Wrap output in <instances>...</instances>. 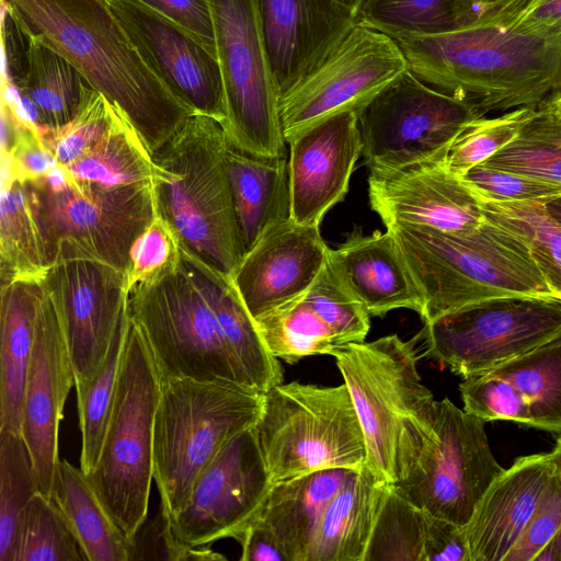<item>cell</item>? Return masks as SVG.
<instances>
[{"instance_id":"cell-1","label":"cell","mask_w":561,"mask_h":561,"mask_svg":"<svg viewBox=\"0 0 561 561\" xmlns=\"http://www.w3.org/2000/svg\"><path fill=\"white\" fill-rule=\"evenodd\" d=\"M1 5L118 108L152 156L195 114L156 73L104 0H1Z\"/></svg>"},{"instance_id":"cell-2","label":"cell","mask_w":561,"mask_h":561,"mask_svg":"<svg viewBox=\"0 0 561 561\" xmlns=\"http://www.w3.org/2000/svg\"><path fill=\"white\" fill-rule=\"evenodd\" d=\"M392 38L416 77L484 116L537 108L561 91V39L526 33L513 21Z\"/></svg>"},{"instance_id":"cell-3","label":"cell","mask_w":561,"mask_h":561,"mask_svg":"<svg viewBox=\"0 0 561 561\" xmlns=\"http://www.w3.org/2000/svg\"><path fill=\"white\" fill-rule=\"evenodd\" d=\"M228 140L215 118L191 115L152 156L156 213L181 245L232 276L244 254L226 165Z\"/></svg>"},{"instance_id":"cell-4","label":"cell","mask_w":561,"mask_h":561,"mask_svg":"<svg viewBox=\"0 0 561 561\" xmlns=\"http://www.w3.org/2000/svg\"><path fill=\"white\" fill-rule=\"evenodd\" d=\"M386 229L423 294V323L486 299L553 295L524 241L488 218L463 234L414 225Z\"/></svg>"},{"instance_id":"cell-5","label":"cell","mask_w":561,"mask_h":561,"mask_svg":"<svg viewBox=\"0 0 561 561\" xmlns=\"http://www.w3.org/2000/svg\"><path fill=\"white\" fill-rule=\"evenodd\" d=\"M263 394L222 382H161L153 427V480L168 520L185 506L197 479L225 444L255 426Z\"/></svg>"},{"instance_id":"cell-6","label":"cell","mask_w":561,"mask_h":561,"mask_svg":"<svg viewBox=\"0 0 561 561\" xmlns=\"http://www.w3.org/2000/svg\"><path fill=\"white\" fill-rule=\"evenodd\" d=\"M419 334L350 343L334 351L366 443V463L393 484L399 453L433 427L436 403L417 370Z\"/></svg>"},{"instance_id":"cell-7","label":"cell","mask_w":561,"mask_h":561,"mask_svg":"<svg viewBox=\"0 0 561 561\" xmlns=\"http://www.w3.org/2000/svg\"><path fill=\"white\" fill-rule=\"evenodd\" d=\"M161 379L147 342L129 318L114 404L98 462L85 474L133 540L147 519L153 480V427Z\"/></svg>"},{"instance_id":"cell-8","label":"cell","mask_w":561,"mask_h":561,"mask_svg":"<svg viewBox=\"0 0 561 561\" xmlns=\"http://www.w3.org/2000/svg\"><path fill=\"white\" fill-rule=\"evenodd\" d=\"M127 309L161 382L194 379L255 389L183 257L160 278L131 287Z\"/></svg>"},{"instance_id":"cell-9","label":"cell","mask_w":561,"mask_h":561,"mask_svg":"<svg viewBox=\"0 0 561 561\" xmlns=\"http://www.w3.org/2000/svg\"><path fill=\"white\" fill-rule=\"evenodd\" d=\"M255 431L273 484L366 463L365 437L345 383L291 381L271 388L263 394Z\"/></svg>"},{"instance_id":"cell-10","label":"cell","mask_w":561,"mask_h":561,"mask_svg":"<svg viewBox=\"0 0 561 561\" xmlns=\"http://www.w3.org/2000/svg\"><path fill=\"white\" fill-rule=\"evenodd\" d=\"M484 425L448 398L437 401L431 433L398 456L392 490L422 511L467 525L504 470L494 458Z\"/></svg>"},{"instance_id":"cell-11","label":"cell","mask_w":561,"mask_h":561,"mask_svg":"<svg viewBox=\"0 0 561 561\" xmlns=\"http://www.w3.org/2000/svg\"><path fill=\"white\" fill-rule=\"evenodd\" d=\"M49 261L68 241L127 274L130 250L156 213L152 185L107 187L71 179L61 167L26 182Z\"/></svg>"},{"instance_id":"cell-12","label":"cell","mask_w":561,"mask_h":561,"mask_svg":"<svg viewBox=\"0 0 561 561\" xmlns=\"http://www.w3.org/2000/svg\"><path fill=\"white\" fill-rule=\"evenodd\" d=\"M230 146L260 157L286 154L279 95L264 45L257 0H210Z\"/></svg>"},{"instance_id":"cell-13","label":"cell","mask_w":561,"mask_h":561,"mask_svg":"<svg viewBox=\"0 0 561 561\" xmlns=\"http://www.w3.org/2000/svg\"><path fill=\"white\" fill-rule=\"evenodd\" d=\"M424 356L467 378L561 336V297L482 300L424 323Z\"/></svg>"},{"instance_id":"cell-14","label":"cell","mask_w":561,"mask_h":561,"mask_svg":"<svg viewBox=\"0 0 561 561\" xmlns=\"http://www.w3.org/2000/svg\"><path fill=\"white\" fill-rule=\"evenodd\" d=\"M369 170L444 161L457 135L483 117L477 106L407 69L357 111Z\"/></svg>"},{"instance_id":"cell-15","label":"cell","mask_w":561,"mask_h":561,"mask_svg":"<svg viewBox=\"0 0 561 561\" xmlns=\"http://www.w3.org/2000/svg\"><path fill=\"white\" fill-rule=\"evenodd\" d=\"M44 283L64 330L79 392L95 378L115 334L128 321L127 274L59 241Z\"/></svg>"},{"instance_id":"cell-16","label":"cell","mask_w":561,"mask_h":561,"mask_svg":"<svg viewBox=\"0 0 561 561\" xmlns=\"http://www.w3.org/2000/svg\"><path fill=\"white\" fill-rule=\"evenodd\" d=\"M408 68L391 36L357 21L333 53L279 99L286 142L345 111H358Z\"/></svg>"},{"instance_id":"cell-17","label":"cell","mask_w":561,"mask_h":561,"mask_svg":"<svg viewBox=\"0 0 561 561\" xmlns=\"http://www.w3.org/2000/svg\"><path fill=\"white\" fill-rule=\"evenodd\" d=\"M272 485L255 426L236 434L202 472L182 511L168 520L174 541L196 548L238 540Z\"/></svg>"},{"instance_id":"cell-18","label":"cell","mask_w":561,"mask_h":561,"mask_svg":"<svg viewBox=\"0 0 561 561\" xmlns=\"http://www.w3.org/2000/svg\"><path fill=\"white\" fill-rule=\"evenodd\" d=\"M170 91L195 114L224 124L218 58L187 30L138 0H104Z\"/></svg>"},{"instance_id":"cell-19","label":"cell","mask_w":561,"mask_h":561,"mask_svg":"<svg viewBox=\"0 0 561 561\" xmlns=\"http://www.w3.org/2000/svg\"><path fill=\"white\" fill-rule=\"evenodd\" d=\"M368 197L386 228L414 225L463 234L485 221L479 195L444 161L369 170Z\"/></svg>"},{"instance_id":"cell-20","label":"cell","mask_w":561,"mask_h":561,"mask_svg":"<svg viewBox=\"0 0 561 561\" xmlns=\"http://www.w3.org/2000/svg\"><path fill=\"white\" fill-rule=\"evenodd\" d=\"M290 218L320 226L325 214L342 202L362 156L357 111L327 117L295 134L288 141Z\"/></svg>"},{"instance_id":"cell-21","label":"cell","mask_w":561,"mask_h":561,"mask_svg":"<svg viewBox=\"0 0 561 561\" xmlns=\"http://www.w3.org/2000/svg\"><path fill=\"white\" fill-rule=\"evenodd\" d=\"M72 385L75 373L64 330L45 285L24 392L22 436L32 457L39 492L47 497L51 494L59 460V423Z\"/></svg>"},{"instance_id":"cell-22","label":"cell","mask_w":561,"mask_h":561,"mask_svg":"<svg viewBox=\"0 0 561 561\" xmlns=\"http://www.w3.org/2000/svg\"><path fill=\"white\" fill-rule=\"evenodd\" d=\"M329 250L320 226L291 218L270 226L231 276L253 319L305 295L325 266Z\"/></svg>"},{"instance_id":"cell-23","label":"cell","mask_w":561,"mask_h":561,"mask_svg":"<svg viewBox=\"0 0 561 561\" xmlns=\"http://www.w3.org/2000/svg\"><path fill=\"white\" fill-rule=\"evenodd\" d=\"M266 55L279 99L316 70L357 23L335 0H257Z\"/></svg>"},{"instance_id":"cell-24","label":"cell","mask_w":561,"mask_h":561,"mask_svg":"<svg viewBox=\"0 0 561 561\" xmlns=\"http://www.w3.org/2000/svg\"><path fill=\"white\" fill-rule=\"evenodd\" d=\"M2 83L19 98L26 116L38 127L70 122L95 91L62 55L25 33L2 8Z\"/></svg>"},{"instance_id":"cell-25","label":"cell","mask_w":561,"mask_h":561,"mask_svg":"<svg viewBox=\"0 0 561 561\" xmlns=\"http://www.w3.org/2000/svg\"><path fill=\"white\" fill-rule=\"evenodd\" d=\"M554 474L550 451L516 458L465 525L470 561H505Z\"/></svg>"},{"instance_id":"cell-26","label":"cell","mask_w":561,"mask_h":561,"mask_svg":"<svg viewBox=\"0 0 561 561\" xmlns=\"http://www.w3.org/2000/svg\"><path fill=\"white\" fill-rule=\"evenodd\" d=\"M328 265L369 316L410 309L423 317V294L389 230L363 234L355 228L343 243L329 250Z\"/></svg>"},{"instance_id":"cell-27","label":"cell","mask_w":561,"mask_h":561,"mask_svg":"<svg viewBox=\"0 0 561 561\" xmlns=\"http://www.w3.org/2000/svg\"><path fill=\"white\" fill-rule=\"evenodd\" d=\"M352 470L324 469L272 485L254 520L287 561H308L324 511Z\"/></svg>"},{"instance_id":"cell-28","label":"cell","mask_w":561,"mask_h":561,"mask_svg":"<svg viewBox=\"0 0 561 561\" xmlns=\"http://www.w3.org/2000/svg\"><path fill=\"white\" fill-rule=\"evenodd\" d=\"M44 291V280L1 285L0 432L22 434L24 392Z\"/></svg>"},{"instance_id":"cell-29","label":"cell","mask_w":561,"mask_h":561,"mask_svg":"<svg viewBox=\"0 0 561 561\" xmlns=\"http://www.w3.org/2000/svg\"><path fill=\"white\" fill-rule=\"evenodd\" d=\"M389 489L368 467L353 469L324 511L308 561H364Z\"/></svg>"},{"instance_id":"cell-30","label":"cell","mask_w":561,"mask_h":561,"mask_svg":"<svg viewBox=\"0 0 561 561\" xmlns=\"http://www.w3.org/2000/svg\"><path fill=\"white\" fill-rule=\"evenodd\" d=\"M226 165L245 253L270 226L290 218L288 159L254 156L228 145Z\"/></svg>"},{"instance_id":"cell-31","label":"cell","mask_w":561,"mask_h":561,"mask_svg":"<svg viewBox=\"0 0 561 561\" xmlns=\"http://www.w3.org/2000/svg\"><path fill=\"white\" fill-rule=\"evenodd\" d=\"M182 257L211 305L226 340L252 386L265 393L283 383V370L266 347L230 276L182 247Z\"/></svg>"},{"instance_id":"cell-32","label":"cell","mask_w":561,"mask_h":561,"mask_svg":"<svg viewBox=\"0 0 561 561\" xmlns=\"http://www.w3.org/2000/svg\"><path fill=\"white\" fill-rule=\"evenodd\" d=\"M50 499L71 528L85 561L131 560V540L116 525L80 467L59 458Z\"/></svg>"},{"instance_id":"cell-33","label":"cell","mask_w":561,"mask_h":561,"mask_svg":"<svg viewBox=\"0 0 561 561\" xmlns=\"http://www.w3.org/2000/svg\"><path fill=\"white\" fill-rule=\"evenodd\" d=\"M1 285L44 280L50 261L27 184L16 179L1 178Z\"/></svg>"},{"instance_id":"cell-34","label":"cell","mask_w":561,"mask_h":561,"mask_svg":"<svg viewBox=\"0 0 561 561\" xmlns=\"http://www.w3.org/2000/svg\"><path fill=\"white\" fill-rule=\"evenodd\" d=\"M486 371L513 387L528 427L561 434V336Z\"/></svg>"},{"instance_id":"cell-35","label":"cell","mask_w":561,"mask_h":561,"mask_svg":"<svg viewBox=\"0 0 561 561\" xmlns=\"http://www.w3.org/2000/svg\"><path fill=\"white\" fill-rule=\"evenodd\" d=\"M61 168L76 181L107 187L149 183L154 174L152 154L119 111L81 158Z\"/></svg>"},{"instance_id":"cell-36","label":"cell","mask_w":561,"mask_h":561,"mask_svg":"<svg viewBox=\"0 0 561 561\" xmlns=\"http://www.w3.org/2000/svg\"><path fill=\"white\" fill-rule=\"evenodd\" d=\"M357 19L391 37L443 34L478 21L472 0H364Z\"/></svg>"},{"instance_id":"cell-37","label":"cell","mask_w":561,"mask_h":561,"mask_svg":"<svg viewBox=\"0 0 561 561\" xmlns=\"http://www.w3.org/2000/svg\"><path fill=\"white\" fill-rule=\"evenodd\" d=\"M254 320L271 354L289 364L343 347L304 295Z\"/></svg>"},{"instance_id":"cell-38","label":"cell","mask_w":561,"mask_h":561,"mask_svg":"<svg viewBox=\"0 0 561 561\" xmlns=\"http://www.w3.org/2000/svg\"><path fill=\"white\" fill-rule=\"evenodd\" d=\"M482 208L485 218L524 241L552 294L561 297V224L546 203L482 201Z\"/></svg>"},{"instance_id":"cell-39","label":"cell","mask_w":561,"mask_h":561,"mask_svg":"<svg viewBox=\"0 0 561 561\" xmlns=\"http://www.w3.org/2000/svg\"><path fill=\"white\" fill-rule=\"evenodd\" d=\"M481 164L561 185V115L541 105L511 144Z\"/></svg>"},{"instance_id":"cell-40","label":"cell","mask_w":561,"mask_h":561,"mask_svg":"<svg viewBox=\"0 0 561 561\" xmlns=\"http://www.w3.org/2000/svg\"><path fill=\"white\" fill-rule=\"evenodd\" d=\"M85 557L64 515L37 492L22 512L7 561H82Z\"/></svg>"},{"instance_id":"cell-41","label":"cell","mask_w":561,"mask_h":561,"mask_svg":"<svg viewBox=\"0 0 561 561\" xmlns=\"http://www.w3.org/2000/svg\"><path fill=\"white\" fill-rule=\"evenodd\" d=\"M128 323L129 318L115 334L95 378L88 387L77 392L82 438L80 468L85 474L95 467L102 449L114 404Z\"/></svg>"},{"instance_id":"cell-42","label":"cell","mask_w":561,"mask_h":561,"mask_svg":"<svg viewBox=\"0 0 561 561\" xmlns=\"http://www.w3.org/2000/svg\"><path fill=\"white\" fill-rule=\"evenodd\" d=\"M39 492L32 457L22 434L0 432V561H7L19 518Z\"/></svg>"},{"instance_id":"cell-43","label":"cell","mask_w":561,"mask_h":561,"mask_svg":"<svg viewBox=\"0 0 561 561\" xmlns=\"http://www.w3.org/2000/svg\"><path fill=\"white\" fill-rule=\"evenodd\" d=\"M425 512L391 485L377 517L364 561H423Z\"/></svg>"},{"instance_id":"cell-44","label":"cell","mask_w":561,"mask_h":561,"mask_svg":"<svg viewBox=\"0 0 561 561\" xmlns=\"http://www.w3.org/2000/svg\"><path fill=\"white\" fill-rule=\"evenodd\" d=\"M538 107H518L504 114L470 122L454 139L444 159L445 167L462 176L511 144L535 117Z\"/></svg>"},{"instance_id":"cell-45","label":"cell","mask_w":561,"mask_h":561,"mask_svg":"<svg viewBox=\"0 0 561 561\" xmlns=\"http://www.w3.org/2000/svg\"><path fill=\"white\" fill-rule=\"evenodd\" d=\"M118 111L95 90L70 122L56 128L37 127L57 165L67 167L105 134Z\"/></svg>"},{"instance_id":"cell-46","label":"cell","mask_w":561,"mask_h":561,"mask_svg":"<svg viewBox=\"0 0 561 561\" xmlns=\"http://www.w3.org/2000/svg\"><path fill=\"white\" fill-rule=\"evenodd\" d=\"M304 298L332 329L343 347L365 341L370 328V316L342 285L328 262Z\"/></svg>"},{"instance_id":"cell-47","label":"cell","mask_w":561,"mask_h":561,"mask_svg":"<svg viewBox=\"0 0 561 561\" xmlns=\"http://www.w3.org/2000/svg\"><path fill=\"white\" fill-rule=\"evenodd\" d=\"M181 248L171 226L156 215L130 250L128 288L156 280L176 267L182 257Z\"/></svg>"},{"instance_id":"cell-48","label":"cell","mask_w":561,"mask_h":561,"mask_svg":"<svg viewBox=\"0 0 561 561\" xmlns=\"http://www.w3.org/2000/svg\"><path fill=\"white\" fill-rule=\"evenodd\" d=\"M461 179L482 201L548 203L561 196L559 184L482 164L470 169Z\"/></svg>"},{"instance_id":"cell-49","label":"cell","mask_w":561,"mask_h":561,"mask_svg":"<svg viewBox=\"0 0 561 561\" xmlns=\"http://www.w3.org/2000/svg\"><path fill=\"white\" fill-rule=\"evenodd\" d=\"M561 527V479L554 472L505 561H535Z\"/></svg>"},{"instance_id":"cell-50","label":"cell","mask_w":561,"mask_h":561,"mask_svg":"<svg viewBox=\"0 0 561 561\" xmlns=\"http://www.w3.org/2000/svg\"><path fill=\"white\" fill-rule=\"evenodd\" d=\"M138 1L187 30L217 57L210 0Z\"/></svg>"},{"instance_id":"cell-51","label":"cell","mask_w":561,"mask_h":561,"mask_svg":"<svg viewBox=\"0 0 561 561\" xmlns=\"http://www.w3.org/2000/svg\"><path fill=\"white\" fill-rule=\"evenodd\" d=\"M423 561H470L465 526L425 512Z\"/></svg>"},{"instance_id":"cell-52","label":"cell","mask_w":561,"mask_h":561,"mask_svg":"<svg viewBox=\"0 0 561 561\" xmlns=\"http://www.w3.org/2000/svg\"><path fill=\"white\" fill-rule=\"evenodd\" d=\"M512 21L526 33L561 39V0H529Z\"/></svg>"},{"instance_id":"cell-53","label":"cell","mask_w":561,"mask_h":561,"mask_svg":"<svg viewBox=\"0 0 561 561\" xmlns=\"http://www.w3.org/2000/svg\"><path fill=\"white\" fill-rule=\"evenodd\" d=\"M242 561H287L271 533L253 520L237 540Z\"/></svg>"},{"instance_id":"cell-54","label":"cell","mask_w":561,"mask_h":561,"mask_svg":"<svg viewBox=\"0 0 561 561\" xmlns=\"http://www.w3.org/2000/svg\"><path fill=\"white\" fill-rule=\"evenodd\" d=\"M529 0H472L479 23L512 21Z\"/></svg>"},{"instance_id":"cell-55","label":"cell","mask_w":561,"mask_h":561,"mask_svg":"<svg viewBox=\"0 0 561 561\" xmlns=\"http://www.w3.org/2000/svg\"><path fill=\"white\" fill-rule=\"evenodd\" d=\"M535 561H561V527L551 541L539 552Z\"/></svg>"},{"instance_id":"cell-56","label":"cell","mask_w":561,"mask_h":561,"mask_svg":"<svg viewBox=\"0 0 561 561\" xmlns=\"http://www.w3.org/2000/svg\"><path fill=\"white\" fill-rule=\"evenodd\" d=\"M550 457L554 468V472L561 479V434L557 438L553 449L550 451Z\"/></svg>"},{"instance_id":"cell-57","label":"cell","mask_w":561,"mask_h":561,"mask_svg":"<svg viewBox=\"0 0 561 561\" xmlns=\"http://www.w3.org/2000/svg\"><path fill=\"white\" fill-rule=\"evenodd\" d=\"M546 207L550 215L561 224V196L546 203Z\"/></svg>"},{"instance_id":"cell-58","label":"cell","mask_w":561,"mask_h":561,"mask_svg":"<svg viewBox=\"0 0 561 561\" xmlns=\"http://www.w3.org/2000/svg\"><path fill=\"white\" fill-rule=\"evenodd\" d=\"M335 1L352 9L353 11H355L357 13V15H358V11L364 2V0H335Z\"/></svg>"},{"instance_id":"cell-59","label":"cell","mask_w":561,"mask_h":561,"mask_svg":"<svg viewBox=\"0 0 561 561\" xmlns=\"http://www.w3.org/2000/svg\"><path fill=\"white\" fill-rule=\"evenodd\" d=\"M546 104H548L554 112L561 115V95H553Z\"/></svg>"},{"instance_id":"cell-60","label":"cell","mask_w":561,"mask_h":561,"mask_svg":"<svg viewBox=\"0 0 561 561\" xmlns=\"http://www.w3.org/2000/svg\"><path fill=\"white\" fill-rule=\"evenodd\" d=\"M559 95H561V91L558 93ZM557 95V94H556Z\"/></svg>"}]
</instances>
